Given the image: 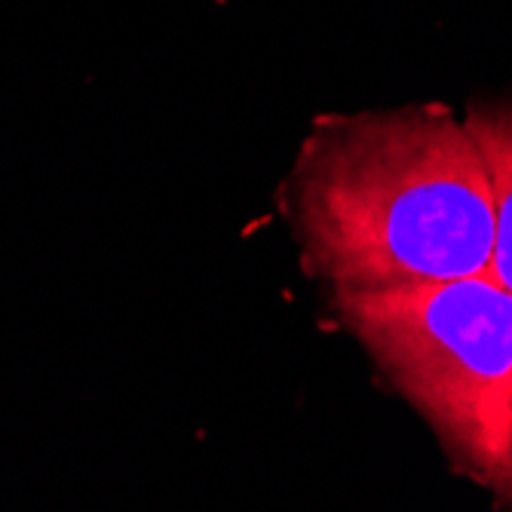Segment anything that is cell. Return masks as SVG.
Wrapping results in <instances>:
<instances>
[{"mask_svg":"<svg viewBox=\"0 0 512 512\" xmlns=\"http://www.w3.org/2000/svg\"><path fill=\"white\" fill-rule=\"evenodd\" d=\"M332 307L457 467L491 488L512 433V292L467 276L338 289Z\"/></svg>","mask_w":512,"mask_h":512,"instance_id":"obj_2","label":"cell"},{"mask_svg":"<svg viewBox=\"0 0 512 512\" xmlns=\"http://www.w3.org/2000/svg\"><path fill=\"white\" fill-rule=\"evenodd\" d=\"M289 218L307 267L335 292L491 270L488 169L445 105L319 117L295 157Z\"/></svg>","mask_w":512,"mask_h":512,"instance_id":"obj_1","label":"cell"},{"mask_svg":"<svg viewBox=\"0 0 512 512\" xmlns=\"http://www.w3.org/2000/svg\"><path fill=\"white\" fill-rule=\"evenodd\" d=\"M491 491H494L506 506H512V433H509V448H506V457H503V463H500V470H497V479H494Z\"/></svg>","mask_w":512,"mask_h":512,"instance_id":"obj_4","label":"cell"},{"mask_svg":"<svg viewBox=\"0 0 512 512\" xmlns=\"http://www.w3.org/2000/svg\"><path fill=\"white\" fill-rule=\"evenodd\" d=\"M482 151L491 203H494V249L488 276L512 292V105H485L463 117Z\"/></svg>","mask_w":512,"mask_h":512,"instance_id":"obj_3","label":"cell"}]
</instances>
